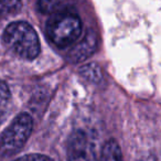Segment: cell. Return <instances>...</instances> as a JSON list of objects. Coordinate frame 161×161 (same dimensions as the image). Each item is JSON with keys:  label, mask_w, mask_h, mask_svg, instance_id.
<instances>
[{"label": "cell", "mask_w": 161, "mask_h": 161, "mask_svg": "<svg viewBox=\"0 0 161 161\" xmlns=\"http://www.w3.org/2000/svg\"><path fill=\"white\" fill-rule=\"evenodd\" d=\"M3 44L16 55L25 60H33L40 53V41L36 30L28 22H12L3 34Z\"/></svg>", "instance_id": "1"}, {"label": "cell", "mask_w": 161, "mask_h": 161, "mask_svg": "<svg viewBox=\"0 0 161 161\" xmlns=\"http://www.w3.org/2000/svg\"><path fill=\"white\" fill-rule=\"evenodd\" d=\"M47 34L49 40L58 47H69L82 34V21L73 12H58L47 21Z\"/></svg>", "instance_id": "2"}, {"label": "cell", "mask_w": 161, "mask_h": 161, "mask_svg": "<svg viewBox=\"0 0 161 161\" xmlns=\"http://www.w3.org/2000/svg\"><path fill=\"white\" fill-rule=\"evenodd\" d=\"M33 128V119L27 113L18 115L9 127L0 135V156L16 154L25 145Z\"/></svg>", "instance_id": "3"}, {"label": "cell", "mask_w": 161, "mask_h": 161, "mask_svg": "<svg viewBox=\"0 0 161 161\" xmlns=\"http://www.w3.org/2000/svg\"><path fill=\"white\" fill-rule=\"evenodd\" d=\"M93 150L84 132L78 131L73 135L69 143V161H93Z\"/></svg>", "instance_id": "4"}, {"label": "cell", "mask_w": 161, "mask_h": 161, "mask_svg": "<svg viewBox=\"0 0 161 161\" xmlns=\"http://www.w3.org/2000/svg\"><path fill=\"white\" fill-rule=\"evenodd\" d=\"M95 47H96L95 36L88 32L84 36L83 40L69 51V60L73 61V62H78V61L85 60L91 53H93Z\"/></svg>", "instance_id": "5"}, {"label": "cell", "mask_w": 161, "mask_h": 161, "mask_svg": "<svg viewBox=\"0 0 161 161\" xmlns=\"http://www.w3.org/2000/svg\"><path fill=\"white\" fill-rule=\"evenodd\" d=\"M98 161H123L121 150L114 139L106 141Z\"/></svg>", "instance_id": "6"}, {"label": "cell", "mask_w": 161, "mask_h": 161, "mask_svg": "<svg viewBox=\"0 0 161 161\" xmlns=\"http://www.w3.org/2000/svg\"><path fill=\"white\" fill-rule=\"evenodd\" d=\"M38 7L40 11L44 14H53L58 10H61V8L66 7V3L61 1H39Z\"/></svg>", "instance_id": "7"}, {"label": "cell", "mask_w": 161, "mask_h": 161, "mask_svg": "<svg viewBox=\"0 0 161 161\" xmlns=\"http://www.w3.org/2000/svg\"><path fill=\"white\" fill-rule=\"evenodd\" d=\"M21 7L19 1H0V14H7L14 12Z\"/></svg>", "instance_id": "8"}, {"label": "cell", "mask_w": 161, "mask_h": 161, "mask_svg": "<svg viewBox=\"0 0 161 161\" xmlns=\"http://www.w3.org/2000/svg\"><path fill=\"white\" fill-rule=\"evenodd\" d=\"M10 98V91L7 84L0 80V112H3V107L7 105Z\"/></svg>", "instance_id": "9"}, {"label": "cell", "mask_w": 161, "mask_h": 161, "mask_svg": "<svg viewBox=\"0 0 161 161\" xmlns=\"http://www.w3.org/2000/svg\"><path fill=\"white\" fill-rule=\"evenodd\" d=\"M14 161H53L51 158L44 156V154H39V153H31L23 156L21 158L17 159Z\"/></svg>", "instance_id": "10"}, {"label": "cell", "mask_w": 161, "mask_h": 161, "mask_svg": "<svg viewBox=\"0 0 161 161\" xmlns=\"http://www.w3.org/2000/svg\"><path fill=\"white\" fill-rule=\"evenodd\" d=\"M5 113L3 112H0V123H1V121H3V116H5Z\"/></svg>", "instance_id": "11"}]
</instances>
